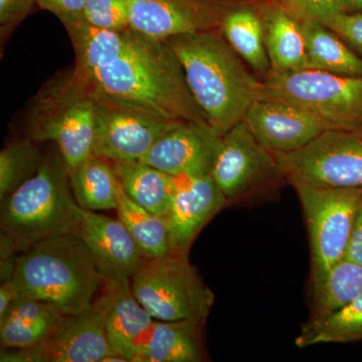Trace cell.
Here are the masks:
<instances>
[{
	"instance_id": "cell-1",
	"label": "cell",
	"mask_w": 362,
	"mask_h": 362,
	"mask_svg": "<svg viewBox=\"0 0 362 362\" xmlns=\"http://www.w3.org/2000/svg\"><path fill=\"white\" fill-rule=\"evenodd\" d=\"M81 76L100 101L170 122L209 124L188 87L180 59L166 40L132 30L122 56L90 75Z\"/></svg>"
},
{
	"instance_id": "cell-2",
	"label": "cell",
	"mask_w": 362,
	"mask_h": 362,
	"mask_svg": "<svg viewBox=\"0 0 362 362\" xmlns=\"http://www.w3.org/2000/svg\"><path fill=\"white\" fill-rule=\"evenodd\" d=\"M180 59L188 87L209 125L226 133L262 97L263 80L247 66L220 30L166 40Z\"/></svg>"
},
{
	"instance_id": "cell-3",
	"label": "cell",
	"mask_w": 362,
	"mask_h": 362,
	"mask_svg": "<svg viewBox=\"0 0 362 362\" xmlns=\"http://www.w3.org/2000/svg\"><path fill=\"white\" fill-rule=\"evenodd\" d=\"M11 280L21 295L54 305L65 315L89 310L103 285L78 230L20 252Z\"/></svg>"
},
{
	"instance_id": "cell-4",
	"label": "cell",
	"mask_w": 362,
	"mask_h": 362,
	"mask_svg": "<svg viewBox=\"0 0 362 362\" xmlns=\"http://www.w3.org/2000/svg\"><path fill=\"white\" fill-rule=\"evenodd\" d=\"M82 211L63 158L47 157L33 177L1 202L0 245L20 254L42 240L77 230Z\"/></svg>"
},
{
	"instance_id": "cell-5",
	"label": "cell",
	"mask_w": 362,
	"mask_h": 362,
	"mask_svg": "<svg viewBox=\"0 0 362 362\" xmlns=\"http://www.w3.org/2000/svg\"><path fill=\"white\" fill-rule=\"evenodd\" d=\"M96 100L75 71L57 76L33 100L28 125L37 142L54 141L68 171L93 153Z\"/></svg>"
},
{
	"instance_id": "cell-6",
	"label": "cell",
	"mask_w": 362,
	"mask_h": 362,
	"mask_svg": "<svg viewBox=\"0 0 362 362\" xmlns=\"http://www.w3.org/2000/svg\"><path fill=\"white\" fill-rule=\"evenodd\" d=\"M261 99L294 105L328 129H362V77L303 70L271 73L263 78Z\"/></svg>"
},
{
	"instance_id": "cell-7",
	"label": "cell",
	"mask_w": 362,
	"mask_h": 362,
	"mask_svg": "<svg viewBox=\"0 0 362 362\" xmlns=\"http://www.w3.org/2000/svg\"><path fill=\"white\" fill-rule=\"evenodd\" d=\"M136 299L156 320H192L206 325L214 292L188 257L150 259L131 279Z\"/></svg>"
},
{
	"instance_id": "cell-8",
	"label": "cell",
	"mask_w": 362,
	"mask_h": 362,
	"mask_svg": "<svg viewBox=\"0 0 362 362\" xmlns=\"http://www.w3.org/2000/svg\"><path fill=\"white\" fill-rule=\"evenodd\" d=\"M298 195L308 228L311 289L346 256L362 188L321 187L288 181Z\"/></svg>"
},
{
	"instance_id": "cell-9",
	"label": "cell",
	"mask_w": 362,
	"mask_h": 362,
	"mask_svg": "<svg viewBox=\"0 0 362 362\" xmlns=\"http://www.w3.org/2000/svg\"><path fill=\"white\" fill-rule=\"evenodd\" d=\"M119 281H103V290L89 310L64 315L44 341L25 349H1V362H104L115 354L109 345L106 321Z\"/></svg>"
},
{
	"instance_id": "cell-10",
	"label": "cell",
	"mask_w": 362,
	"mask_h": 362,
	"mask_svg": "<svg viewBox=\"0 0 362 362\" xmlns=\"http://www.w3.org/2000/svg\"><path fill=\"white\" fill-rule=\"evenodd\" d=\"M275 156L287 181L362 188V129L326 130L303 148Z\"/></svg>"
},
{
	"instance_id": "cell-11",
	"label": "cell",
	"mask_w": 362,
	"mask_h": 362,
	"mask_svg": "<svg viewBox=\"0 0 362 362\" xmlns=\"http://www.w3.org/2000/svg\"><path fill=\"white\" fill-rule=\"evenodd\" d=\"M209 175L228 204L286 180L277 157L255 138L244 121L223 133Z\"/></svg>"
},
{
	"instance_id": "cell-12",
	"label": "cell",
	"mask_w": 362,
	"mask_h": 362,
	"mask_svg": "<svg viewBox=\"0 0 362 362\" xmlns=\"http://www.w3.org/2000/svg\"><path fill=\"white\" fill-rule=\"evenodd\" d=\"M95 100L93 153L110 161L141 160L154 143L177 123Z\"/></svg>"
},
{
	"instance_id": "cell-13",
	"label": "cell",
	"mask_w": 362,
	"mask_h": 362,
	"mask_svg": "<svg viewBox=\"0 0 362 362\" xmlns=\"http://www.w3.org/2000/svg\"><path fill=\"white\" fill-rule=\"evenodd\" d=\"M170 176L173 195L165 220L171 256L188 257L197 235L228 202L209 173Z\"/></svg>"
},
{
	"instance_id": "cell-14",
	"label": "cell",
	"mask_w": 362,
	"mask_h": 362,
	"mask_svg": "<svg viewBox=\"0 0 362 362\" xmlns=\"http://www.w3.org/2000/svg\"><path fill=\"white\" fill-rule=\"evenodd\" d=\"M130 28L166 40L183 33L220 30L226 4L216 0H126Z\"/></svg>"
},
{
	"instance_id": "cell-15",
	"label": "cell",
	"mask_w": 362,
	"mask_h": 362,
	"mask_svg": "<svg viewBox=\"0 0 362 362\" xmlns=\"http://www.w3.org/2000/svg\"><path fill=\"white\" fill-rule=\"evenodd\" d=\"M77 230L103 281L130 280L148 261L119 218L83 209Z\"/></svg>"
},
{
	"instance_id": "cell-16",
	"label": "cell",
	"mask_w": 362,
	"mask_h": 362,
	"mask_svg": "<svg viewBox=\"0 0 362 362\" xmlns=\"http://www.w3.org/2000/svg\"><path fill=\"white\" fill-rule=\"evenodd\" d=\"M223 135L207 123L177 122L141 161L169 175L209 173Z\"/></svg>"
},
{
	"instance_id": "cell-17",
	"label": "cell",
	"mask_w": 362,
	"mask_h": 362,
	"mask_svg": "<svg viewBox=\"0 0 362 362\" xmlns=\"http://www.w3.org/2000/svg\"><path fill=\"white\" fill-rule=\"evenodd\" d=\"M243 121L255 138L274 154L297 151L329 130L303 109L271 99L255 102Z\"/></svg>"
},
{
	"instance_id": "cell-18",
	"label": "cell",
	"mask_w": 362,
	"mask_h": 362,
	"mask_svg": "<svg viewBox=\"0 0 362 362\" xmlns=\"http://www.w3.org/2000/svg\"><path fill=\"white\" fill-rule=\"evenodd\" d=\"M258 6L263 20L271 73L309 69L301 21L279 0L265 1Z\"/></svg>"
},
{
	"instance_id": "cell-19",
	"label": "cell",
	"mask_w": 362,
	"mask_h": 362,
	"mask_svg": "<svg viewBox=\"0 0 362 362\" xmlns=\"http://www.w3.org/2000/svg\"><path fill=\"white\" fill-rule=\"evenodd\" d=\"M156 319L136 299L130 280L119 281L106 321V334L114 354L128 362L139 361Z\"/></svg>"
},
{
	"instance_id": "cell-20",
	"label": "cell",
	"mask_w": 362,
	"mask_h": 362,
	"mask_svg": "<svg viewBox=\"0 0 362 362\" xmlns=\"http://www.w3.org/2000/svg\"><path fill=\"white\" fill-rule=\"evenodd\" d=\"M70 37L74 52V70L81 75L88 76L99 69L110 65L129 45L132 30L126 32L107 30L93 25L86 18L84 13L61 16Z\"/></svg>"
},
{
	"instance_id": "cell-21",
	"label": "cell",
	"mask_w": 362,
	"mask_h": 362,
	"mask_svg": "<svg viewBox=\"0 0 362 362\" xmlns=\"http://www.w3.org/2000/svg\"><path fill=\"white\" fill-rule=\"evenodd\" d=\"M192 320H156L138 362H204L209 361L202 328Z\"/></svg>"
},
{
	"instance_id": "cell-22",
	"label": "cell",
	"mask_w": 362,
	"mask_h": 362,
	"mask_svg": "<svg viewBox=\"0 0 362 362\" xmlns=\"http://www.w3.org/2000/svg\"><path fill=\"white\" fill-rule=\"evenodd\" d=\"M221 33L250 68L263 78L270 75L263 20L258 6L226 4L221 16Z\"/></svg>"
},
{
	"instance_id": "cell-23",
	"label": "cell",
	"mask_w": 362,
	"mask_h": 362,
	"mask_svg": "<svg viewBox=\"0 0 362 362\" xmlns=\"http://www.w3.org/2000/svg\"><path fill=\"white\" fill-rule=\"evenodd\" d=\"M124 192L147 211L166 218L173 185L171 176L141 160L111 161Z\"/></svg>"
},
{
	"instance_id": "cell-24",
	"label": "cell",
	"mask_w": 362,
	"mask_h": 362,
	"mask_svg": "<svg viewBox=\"0 0 362 362\" xmlns=\"http://www.w3.org/2000/svg\"><path fill=\"white\" fill-rule=\"evenodd\" d=\"M301 25L309 69L346 77H362V57L337 33L315 21H301Z\"/></svg>"
},
{
	"instance_id": "cell-25",
	"label": "cell",
	"mask_w": 362,
	"mask_h": 362,
	"mask_svg": "<svg viewBox=\"0 0 362 362\" xmlns=\"http://www.w3.org/2000/svg\"><path fill=\"white\" fill-rule=\"evenodd\" d=\"M68 173L78 206L90 211L116 209L118 180L110 160L92 153Z\"/></svg>"
},
{
	"instance_id": "cell-26",
	"label": "cell",
	"mask_w": 362,
	"mask_h": 362,
	"mask_svg": "<svg viewBox=\"0 0 362 362\" xmlns=\"http://www.w3.org/2000/svg\"><path fill=\"white\" fill-rule=\"evenodd\" d=\"M362 341V292L349 303L324 314L309 318L295 339L299 349L331 343Z\"/></svg>"
},
{
	"instance_id": "cell-27",
	"label": "cell",
	"mask_w": 362,
	"mask_h": 362,
	"mask_svg": "<svg viewBox=\"0 0 362 362\" xmlns=\"http://www.w3.org/2000/svg\"><path fill=\"white\" fill-rule=\"evenodd\" d=\"M116 211L119 220L129 230L148 261L171 256L170 238L165 218L157 216L133 202L124 192L119 182Z\"/></svg>"
},
{
	"instance_id": "cell-28",
	"label": "cell",
	"mask_w": 362,
	"mask_h": 362,
	"mask_svg": "<svg viewBox=\"0 0 362 362\" xmlns=\"http://www.w3.org/2000/svg\"><path fill=\"white\" fill-rule=\"evenodd\" d=\"M362 292V264L343 259L311 289L309 318L322 316L349 303Z\"/></svg>"
},
{
	"instance_id": "cell-29",
	"label": "cell",
	"mask_w": 362,
	"mask_h": 362,
	"mask_svg": "<svg viewBox=\"0 0 362 362\" xmlns=\"http://www.w3.org/2000/svg\"><path fill=\"white\" fill-rule=\"evenodd\" d=\"M44 159L32 138L16 140L2 148L0 151L1 202L37 173Z\"/></svg>"
},
{
	"instance_id": "cell-30",
	"label": "cell",
	"mask_w": 362,
	"mask_h": 362,
	"mask_svg": "<svg viewBox=\"0 0 362 362\" xmlns=\"http://www.w3.org/2000/svg\"><path fill=\"white\" fill-rule=\"evenodd\" d=\"M64 315L65 314L56 309L47 315L33 320L1 324V349H25L40 344L51 334Z\"/></svg>"
},
{
	"instance_id": "cell-31",
	"label": "cell",
	"mask_w": 362,
	"mask_h": 362,
	"mask_svg": "<svg viewBox=\"0 0 362 362\" xmlns=\"http://www.w3.org/2000/svg\"><path fill=\"white\" fill-rule=\"evenodd\" d=\"M84 16L93 25L107 30H130L129 8L126 0H88Z\"/></svg>"
},
{
	"instance_id": "cell-32",
	"label": "cell",
	"mask_w": 362,
	"mask_h": 362,
	"mask_svg": "<svg viewBox=\"0 0 362 362\" xmlns=\"http://www.w3.org/2000/svg\"><path fill=\"white\" fill-rule=\"evenodd\" d=\"M298 20L327 23L347 11L344 0H279Z\"/></svg>"
},
{
	"instance_id": "cell-33",
	"label": "cell",
	"mask_w": 362,
	"mask_h": 362,
	"mask_svg": "<svg viewBox=\"0 0 362 362\" xmlns=\"http://www.w3.org/2000/svg\"><path fill=\"white\" fill-rule=\"evenodd\" d=\"M325 25L362 57V11H345Z\"/></svg>"
},
{
	"instance_id": "cell-34",
	"label": "cell",
	"mask_w": 362,
	"mask_h": 362,
	"mask_svg": "<svg viewBox=\"0 0 362 362\" xmlns=\"http://www.w3.org/2000/svg\"><path fill=\"white\" fill-rule=\"evenodd\" d=\"M37 0H0V35L1 42L32 13Z\"/></svg>"
},
{
	"instance_id": "cell-35",
	"label": "cell",
	"mask_w": 362,
	"mask_h": 362,
	"mask_svg": "<svg viewBox=\"0 0 362 362\" xmlns=\"http://www.w3.org/2000/svg\"><path fill=\"white\" fill-rule=\"evenodd\" d=\"M88 0H37V6L57 18L84 13Z\"/></svg>"
},
{
	"instance_id": "cell-36",
	"label": "cell",
	"mask_w": 362,
	"mask_h": 362,
	"mask_svg": "<svg viewBox=\"0 0 362 362\" xmlns=\"http://www.w3.org/2000/svg\"><path fill=\"white\" fill-rule=\"evenodd\" d=\"M345 259L362 264V197L357 207L354 228Z\"/></svg>"
},
{
	"instance_id": "cell-37",
	"label": "cell",
	"mask_w": 362,
	"mask_h": 362,
	"mask_svg": "<svg viewBox=\"0 0 362 362\" xmlns=\"http://www.w3.org/2000/svg\"><path fill=\"white\" fill-rule=\"evenodd\" d=\"M21 296L20 290L16 287L13 280H6L1 282L0 287V318L6 313L11 304Z\"/></svg>"
},
{
	"instance_id": "cell-38",
	"label": "cell",
	"mask_w": 362,
	"mask_h": 362,
	"mask_svg": "<svg viewBox=\"0 0 362 362\" xmlns=\"http://www.w3.org/2000/svg\"><path fill=\"white\" fill-rule=\"evenodd\" d=\"M347 11H362V0H344Z\"/></svg>"
},
{
	"instance_id": "cell-39",
	"label": "cell",
	"mask_w": 362,
	"mask_h": 362,
	"mask_svg": "<svg viewBox=\"0 0 362 362\" xmlns=\"http://www.w3.org/2000/svg\"><path fill=\"white\" fill-rule=\"evenodd\" d=\"M216 1H221V0H216Z\"/></svg>"
}]
</instances>
